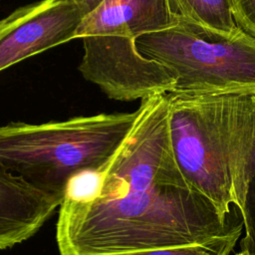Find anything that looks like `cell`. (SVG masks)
Returning <instances> with one entry per match:
<instances>
[{
    "label": "cell",
    "mask_w": 255,
    "mask_h": 255,
    "mask_svg": "<svg viewBox=\"0 0 255 255\" xmlns=\"http://www.w3.org/2000/svg\"><path fill=\"white\" fill-rule=\"evenodd\" d=\"M173 12L203 28L231 36L240 28L230 0H169Z\"/></svg>",
    "instance_id": "obj_8"
},
{
    "label": "cell",
    "mask_w": 255,
    "mask_h": 255,
    "mask_svg": "<svg viewBox=\"0 0 255 255\" xmlns=\"http://www.w3.org/2000/svg\"><path fill=\"white\" fill-rule=\"evenodd\" d=\"M86 11L73 0H41L0 20V72L76 39Z\"/></svg>",
    "instance_id": "obj_6"
},
{
    "label": "cell",
    "mask_w": 255,
    "mask_h": 255,
    "mask_svg": "<svg viewBox=\"0 0 255 255\" xmlns=\"http://www.w3.org/2000/svg\"><path fill=\"white\" fill-rule=\"evenodd\" d=\"M63 199L40 189L0 162V250L32 237Z\"/></svg>",
    "instance_id": "obj_7"
},
{
    "label": "cell",
    "mask_w": 255,
    "mask_h": 255,
    "mask_svg": "<svg viewBox=\"0 0 255 255\" xmlns=\"http://www.w3.org/2000/svg\"><path fill=\"white\" fill-rule=\"evenodd\" d=\"M177 21L169 0H106L79 26L83 77L117 101L142 100L173 91L175 77L162 64L139 54L135 40Z\"/></svg>",
    "instance_id": "obj_3"
},
{
    "label": "cell",
    "mask_w": 255,
    "mask_h": 255,
    "mask_svg": "<svg viewBox=\"0 0 255 255\" xmlns=\"http://www.w3.org/2000/svg\"><path fill=\"white\" fill-rule=\"evenodd\" d=\"M219 255H230V253H227V252H223V253H221V254H219Z\"/></svg>",
    "instance_id": "obj_14"
},
{
    "label": "cell",
    "mask_w": 255,
    "mask_h": 255,
    "mask_svg": "<svg viewBox=\"0 0 255 255\" xmlns=\"http://www.w3.org/2000/svg\"><path fill=\"white\" fill-rule=\"evenodd\" d=\"M136 115L135 110L0 126V162L40 189L64 198L72 177L99 169L110 159Z\"/></svg>",
    "instance_id": "obj_4"
},
{
    "label": "cell",
    "mask_w": 255,
    "mask_h": 255,
    "mask_svg": "<svg viewBox=\"0 0 255 255\" xmlns=\"http://www.w3.org/2000/svg\"><path fill=\"white\" fill-rule=\"evenodd\" d=\"M124 141L99 169L95 191L65 197L56 224L60 255H117L238 241L243 221L222 217L188 183L175 158L166 94L140 100Z\"/></svg>",
    "instance_id": "obj_1"
},
{
    "label": "cell",
    "mask_w": 255,
    "mask_h": 255,
    "mask_svg": "<svg viewBox=\"0 0 255 255\" xmlns=\"http://www.w3.org/2000/svg\"><path fill=\"white\" fill-rule=\"evenodd\" d=\"M238 241H226L217 243H194L181 246L163 247L141 250L117 255H219L223 252L232 253Z\"/></svg>",
    "instance_id": "obj_9"
},
{
    "label": "cell",
    "mask_w": 255,
    "mask_h": 255,
    "mask_svg": "<svg viewBox=\"0 0 255 255\" xmlns=\"http://www.w3.org/2000/svg\"><path fill=\"white\" fill-rule=\"evenodd\" d=\"M76 3H78L88 14L96 10L102 3H104L106 0H73Z\"/></svg>",
    "instance_id": "obj_12"
},
{
    "label": "cell",
    "mask_w": 255,
    "mask_h": 255,
    "mask_svg": "<svg viewBox=\"0 0 255 255\" xmlns=\"http://www.w3.org/2000/svg\"><path fill=\"white\" fill-rule=\"evenodd\" d=\"M243 221L244 236L240 240V251L245 255H255V175L249 185L243 212L240 214Z\"/></svg>",
    "instance_id": "obj_10"
},
{
    "label": "cell",
    "mask_w": 255,
    "mask_h": 255,
    "mask_svg": "<svg viewBox=\"0 0 255 255\" xmlns=\"http://www.w3.org/2000/svg\"><path fill=\"white\" fill-rule=\"evenodd\" d=\"M235 255H245V253L244 252H242V251H240V252H238V253H236Z\"/></svg>",
    "instance_id": "obj_13"
},
{
    "label": "cell",
    "mask_w": 255,
    "mask_h": 255,
    "mask_svg": "<svg viewBox=\"0 0 255 255\" xmlns=\"http://www.w3.org/2000/svg\"><path fill=\"white\" fill-rule=\"evenodd\" d=\"M135 45L172 72L174 92L255 91V37L241 28L226 36L177 15L174 25L139 36Z\"/></svg>",
    "instance_id": "obj_5"
},
{
    "label": "cell",
    "mask_w": 255,
    "mask_h": 255,
    "mask_svg": "<svg viewBox=\"0 0 255 255\" xmlns=\"http://www.w3.org/2000/svg\"><path fill=\"white\" fill-rule=\"evenodd\" d=\"M169 132L190 186L224 218L255 175V91L168 92Z\"/></svg>",
    "instance_id": "obj_2"
},
{
    "label": "cell",
    "mask_w": 255,
    "mask_h": 255,
    "mask_svg": "<svg viewBox=\"0 0 255 255\" xmlns=\"http://www.w3.org/2000/svg\"><path fill=\"white\" fill-rule=\"evenodd\" d=\"M237 25L255 37V0H230Z\"/></svg>",
    "instance_id": "obj_11"
}]
</instances>
